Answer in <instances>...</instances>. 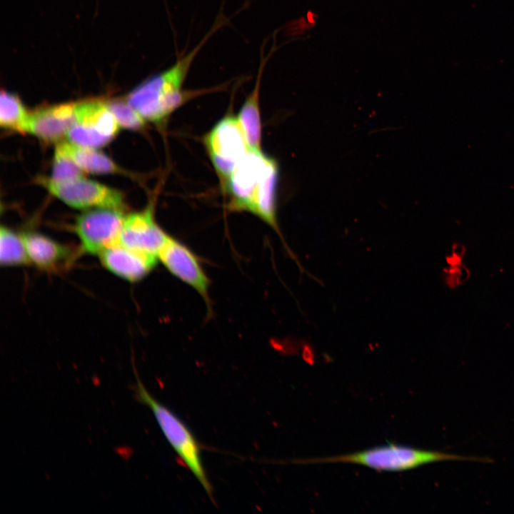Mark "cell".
I'll list each match as a JSON object with an SVG mask.
<instances>
[{
    "mask_svg": "<svg viewBox=\"0 0 514 514\" xmlns=\"http://www.w3.org/2000/svg\"><path fill=\"white\" fill-rule=\"evenodd\" d=\"M278 167L262 151H250L223 181L233 211L254 213L269 226L276 220Z\"/></svg>",
    "mask_w": 514,
    "mask_h": 514,
    "instance_id": "obj_1",
    "label": "cell"
},
{
    "mask_svg": "<svg viewBox=\"0 0 514 514\" xmlns=\"http://www.w3.org/2000/svg\"><path fill=\"white\" fill-rule=\"evenodd\" d=\"M222 21L215 24L210 31L191 51L178 59L165 71L143 81L128 96L127 102L146 121L160 124L190 97L201 91H188L183 84L193 61Z\"/></svg>",
    "mask_w": 514,
    "mask_h": 514,
    "instance_id": "obj_2",
    "label": "cell"
},
{
    "mask_svg": "<svg viewBox=\"0 0 514 514\" xmlns=\"http://www.w3.org/2000/svg\"><path fill=\"white\" fill-rule=\"evenodd\" d=\"M464 460L490 463L487 458L463 456L388 443L344 455L297 460L299 463H349L381 472H402L441 461Z\"/></svg>",
    "mask_w": 514,
    "mask_h": 514,
    "instance_id": "obj_3",
    "label": "cell"
},
{
    "mask_svg": "<svg viewBox=\"0 0 514 514\" xmlns=\"http://www.w3.org/2000/svg\"><path fill=\"white\" fill-rule=\"evenodd\" d=\"M132 390L136 400L150 408L169 444L213 500V489L202 463L200 446L191 430L177 415L151 395L137 375Z\"/></svg>",
    "mask_w": 514,
    "mask_h": 514,
    "instance_id": "obj_4",
    "label": "cell"
},
{
    "mask_svg": "<svg viewBox=\"0 0 514 514\" xmlns=\"http://www.w3.org/2000/svg\"><path fill=\"white\" fill-rule=\"evenodd\" d=\"M119 127L106 102L86 101L75 104V120L66 138L78 146L97 149L115 137Z\"/></svg>",
    "mask_w": 514,
    "mask_h": 514,
    "instance_id": "obj_5",
    "label": "cell"
},
{
    "mask_svg": "<svg viewBox=\"0 0 514 514\" xmlns=\"http://www.w3.org/2000/svg\"><path fill=\"white\" fill-rule=\"evenodd\" d=\"M211 161L223 181L250 151L237 117L219 121L204 141Z\"/></svg>",
    "mask_w": 514,
    "mask_h": 514,
    "instance_id": "obj_6",
    "label": "cell"
},
{
    "mask_svg": "<svg viewBox=\"0 0 514 514\" xmlns=\"http://www.w3.org/2000/svg\"><path fill=\"white\" fill-rule=\"evenodd\" d=\"M39 183L52 195L76 208L123 210L125 207L124 196L120 191L84 177L61 183L40 177Z\"/></svg>",
    "mask_w": 514,
    "mask_h": 514,
    "instance_id": "obj_7",
    "label": "cell"
},
{
    "mask_svg": "<svg viewBox=\"0 0 514 514\" xmlns=\"http://www.w3.org/2000/svg\"><path fill=\"white\" fill-rule=\"evenodd\" d=\"M124 218L122 210L110 208H93L77 216L74 229L82 251L99 255L119 243Z\"/></svg>",
    "mask_w": 514,
    "mask_h": 514,
    "instance_id": "obj_8",
    "label": "cell"
},
{
    "mask_svg": "<svg viewBox=\"0 0 514 514\" xmlns=\"http://www.w3.org/2000/svg\"><path fill=\"white\" fill-rule=\"evenodd\" d=\"M158 257L172 275L195 289L210 309V280L196 255L186 246L169 236Z\"/></svg>",
    "mask_w": 514,
    "mask_h": 514,
    "instance_id": "obj_9",
    "label": "cell"
},
{
    "mask_svg": "<svg viewBox=\"0 0 514 514\" xmlns=\"http://www.w3.org/2000/svg\"><path fill=\"white\" fill-rule=\"evenodd\" d=\"M168 236L155 221L149 205L141 211L125 216L119 243L133 251L158 257Z\"/></svg>",
    "mask_w": 514,
    "mask_h": 514,
    "instance_id": "obj_10",
    "label": "cell"
},
{
    "mask_svg": "<svg viewBox=\"0 0 514 514\" xmlns=\"http://www.w3.org/2000/svg\"><path fill=\"white\" fill-rule=\"evenodd\" d=\"M99 256L106 269L130 282L142 280L157 263V256L133 251L120 243L106 248Z\"/></svg>",
    "mask_w": 514,
    "mask_h": 514,
    "instance_id": "obj_11",
    "label": "cell"
},
{
    "mask_svg": "<svg viewBox=\"0 0 514 514\" xmlns=\"http://www.w3.org/2000/svg\"><path fill=\"white\" fill-rule=\"evenodd\" d=\"M75 104L66 103L30 113L29 133L46 143H60L75 120Z\"/></svg>",
    "mask_w": 514,
    "mask_h": 514,
    "instance_id": "obj_12",
    "label": "cell"
},
{
    "mask_svg": "<svg viewBox=\"0 0 514 514\" xmlns=\"http://www.w3.org/2000/svg\"><path fill=\"white\" fill-rule=\"evenodd\" d=\"M31 263L49 272L67 267L74 258L73 251L51 238L36 232L21 234Z\"/></svg>",
    "mask_w": 514,
    "mask_h": 514,
    "instance_id": "obj_13",
    "label": "cell"
},
{
    "mask_svg": "<svg viewBox=\"0 0 514 514\" xmlns=\"http://www.w3.org/2000/svg\"><path fill=\"white\" fill-rule=\"evenodd\" d=\"M268 56L261 58L254 88L246 98L237 116L250 151H261V123L259 108L261 79Z\"/></svg>",
    "mask_w": 514,
    "mask_h": 514,
    "instance_id": "obj_14",
    "label": "cell"
},
{
    "mask_svg": "<svg viewBox=\"0 0 514 514\" xmlns=\"http://www.w3.org/2000/svg\"><path fill=\"white\" fill-rule=\"evenodd\" d=\"M84 172L105 174L119 173L120 168L107 156L91 148L78 146L71 142L56 143Z\"/></svg>",
    "mask_w": 514,
    "mask_h": 514,
    "instance_id": "obj_15",
    "label": "cell"
},
{
    "mask_svg": "<svg viewBox=\"0 0 514 514\" xmlns=\"http://www.w3.org/2000/svg\"><path fill=\"white\" fill-rule=\"evenodd\" d=\"M30 113L19 98L6 91L0 96V125L2 128L21 133H29Z\"/></svg>",
    "mask_w": 514,
    "mask_h": 514,
    "instance_id": "obj_16",
    "label": "cell"
},
{
    "mask_svg": "<svg viewBox=\"0 0 514 514\" xmlns=\"http://www.w3.org/2000/svg\"><path fill=\"white\" fill-rule=\"evenodd\" d=\"M0 263L4 266L31 263L22 236L3 226L0 230Z\"/></svg>",
    "mask_w": 514,
    "mask_h": 514,
    "instance_id": "obj_17",
    "label": "cell"
},
{
    "mask_svg": "<svg viewBox=\"0 0 514 514\" xmlns=\"http://www.w3.org/2000/svg\"><path fill=\"white\" fill-rule=\"evenodd\" d=\"M50 180L61 183L84 177V171L58 146H56Z\"/></svg>",
    "mask_w": 514,
    "mask_h": 514,
    "instance_id": "obj_18",
    "label": "cell"
},
{
    "mask_svg": "<svg viewBox=\"0 0 514 514\" xmlns=\"http://www.w3.org/2000/svg\"><path fill=\"white\" fill-rule=\"evenodd\" d=\"M106 104L120 127L138 130L145 125L146 121L127 101L113 100Z\"/></svg>",
    "mask_w": 514,
    "mask_h": 514,
    "instance_id": "obj_19",
    "label": "cell"
}]
</instances>
